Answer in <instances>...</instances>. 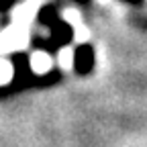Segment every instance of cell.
<instances>
[{"label":"cell","instance_id":"obj_1","mask_svg":"<svg viewBox=\"0 0 147 147\" xmlns=\"http://www.w3.org/2000/svg\"><path fill=\"white\" fill-rule=\"evenodd\" d=\"M31 67L37 74H45L47 69H51V57L47 53H43V51H37V53H33V57H31Z\"/></svg>","mask_w":147,"mask_h":147},{"label":"cell","instance_id":"obj_2","mask_svg":"<svg viewBox=\"0 0 147 147\" xmlns=\"http://www.w3.org/2000/svg\"><path fill=\"white\" fill-rule=\"evenodd\" d=\"M12 78V67L6 61H0V84H6Z\"/></svg>","mask_w":147,"mask_h":147}]
</instances>
